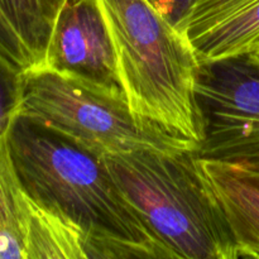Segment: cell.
Instances as JSON below:
<instances>
[{"mask_svg":"<svg viewBox=\"0 0 259 259\" xmlns=\"http://www.w3.org/2000/svg\"><path fill=\"white\" fill-rule=\"evenodd\" d=\"M162 15L171 20L176 27H181L189 15L195 0H148Z\"/></svg>","mask_w":259,"mask_h":259,"instance_id":"14","label":"cell"},{"mask_svg":"<svg viewBox=\"0 0 259 259\" xmlns=\"http://www.w3.org/2000/svg\"><path fill=\"white\" fill-rule=\"evenodd\" d=\"M8 144L24 191L80 229L88 258H174L124 197L101 157L20 115L8 132Z\"/></svg>","mask_w":259,"mask_h":259,"instance_id":"1","label":"cell"},{"mask_svg":"<svg viewBox=\"0 0 259 259\" xmlns=\"http://www.w3.org/2000/svg\"><path fill=\"white\" fill-rule=\"evenodd\" d=\"M195 94L204 129L200 147L259 125V62L249 53L201 63Z\"/></svg>","mask_w":259,"mask_h":259,"instance_id":"6","label":"cell"},{"mask_svg":"<svg viewBox=\"0 0 259 259\" xmlns=\"http://www.w3.org/2000/svg\"><path fill=\"white\" fill-rule=\"evenodd\" d=\"M248 53L252 56L253 60H255L257 62H259V39L257 40V43L254 45V47L252 48V51H250V52H248Z\"/></svg>","mask_w":259,"mask_h":259,"instance_id":"15","label":"cell"},{"mask_svg":"<svg viewBox=\"0 0 259 259\" xmlns=\"http://www.w3.org/2000/svg\"><path fill=\"white\" fill-rule=\"evenodd\" d=\"M196 164L229 225L238 258H259V174L197 154Z\"/></svg>","mask_w":259,"mask_h":259,"instance_id":"8","label":"cell"},{"mask_svg":"<svg viewBox=\"0 0 259 259\" xmlns=\"http://www.w3.org/2000/svg\"><path fill=\"white\" fill-rule=\"evenodd\" d=\"M29 196L10 156L8 134L0 138V259H25V222Z\"/></svg>","mask_w":259,"mask_h":259,"instance_id":"11","label":"cell"},{"mask_svg":"<svg viewBox=\"0 0 259 259\" xmlns=\"http://www.w3.org/2000/svg\"><path fill=\"white\" fill-rule=\"evenodd\" d=\"M132 111L201 144L200 61L185 33L148 0H98Z\"/></svg>","mask_w":259,"mask_h":259,"instance_id":"2","label":"cell"},{"mask_svg":"<svg viewBox=\"0 0 259 259\" xmlns=\"http://www.w3.org/2000/svg\"><path fill=\"white\" fill-rule=\"evenodd\" d=\"M96 156L134 151L197 153L199 144L132 111L125 94L83 83L50 68L23 73L19 114Z\"/></svg>","mask_w":259,"mask_h":259,"instance_id":"4","label":"cell"},{"mask_svg":"<svg viewBox=\"0 0 259 259\" xmlns=\"http://www.w3.org/2000/svg\"><path fill=\"white\" fill-rule=\"evenodd\" d=\"M43 68L100 90L124 94L113 42L98 0L66 2L58 13Z\"/></svg>","mask_w":259,"mask_h":259,"instance_id":"5","label":"cell"},{"mask_svg":"<svg viewBox=\"0 0 259 259\" xmlns=\"http://www.w3.org/2000/svg\"><path fill=\"white\" fill-rule=\"evenodd\" d=\"M29 196V195H28ZM88 258L82 233L29 197L25 222V259Z\"/></svg>","mask_w":259,"mask_h":259,"instance_id":"10","label":"cell"},{"mask_svg":"<svg viewBox=\"0 0 259 259\" xmlns=\"http://www.w3.org/2000/svg\"><path fill=\"white\" fill-rule=\"evenodd\" d=\"M66 2L0 0V15L22 46L30 70L45 67L53 28Z\"/></svg>","mask_w":259,"mask_h":259,"instance_id":"9","label":"cell"},{"mask_svg":"<svg viewBox=\"0 0 259 259\" xmlns=\"http://www.w3.org/2000/svg\"><path fill=\"white\" fill-rule=\"evenodd\" d=\"M180 29L200 63L248 53L259 39V0H195Z\"/></svg>","mask_w":259,"mask_h":259,"instance_id":"7","label":"cell"},{"mask_svg":"<svg viewBox=\"0 0 259 259\" xmlns=\"http://www.w3.org/2000/svg\"><path fill=\"white\" fill-rule=\"evenodd\" d=\"M23 73L0 53V138L7 136L19 114Z\"/></svg>","mask_w":259,"mask_h":259,"instance_id":"12","label":"cell"},{"mask_svg":"<svg viewBox=\"0 0 259 259\" xmlns=\"http://www.w3.org/2000/svg\"><path fill=\"white\" fill-rule=\"evenodd\" d=\"M0 53L23 72L30 70L29 61L15 35L0 15Z\"/></svg>","mask_w":259,"mask_h":259,"instance_id":"13","label":"cell"},{"mask_svg":"<svg viewBox=\"0 0 259 259\" xmlns=\"http://www.w3.org/2000/svg\"><path fill=\"white\" fill-rule=\"evenodd\" d=\"M142 222L174 258L237 259L227 220L196 153L134 151L101 157Z\"/></svg>","mask_w":259,"mask_h":259,"instance_id":"3","label":"cell"}]
</instances>
